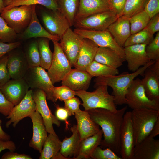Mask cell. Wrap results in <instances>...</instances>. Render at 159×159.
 Returning a JSON list of instances; mask_svg holds the SVG:
<instances>
[{
    "label": "cell",
    "mask_w": 159,
    "mask_h": 159,
    "mask_svg": "<svg viewBox=\"0 0 159 159\" xmlns=\"http://www.w3.org/2000/svg\"><path fill=\"white\" fill-rule=\"evenodd\" d=\"M127 109L126 106L115 112L102 108L87 110L91 118L101 127L103 132L104 139L100 147L108 148L120 157V131Z\"/></svg>",
    "instance_id": "cell-1"
},
{
    "label": "cell",
    "mask_w": 159,
    "mask_h": 159,
    "mask_svg": "<svg viewBox=\"0 0 159 159\" xmlns=\"http://www.w3.org/2000/svg\"><path fill=\"white\" fill-rule=\"evenodd\" d=\"M155 61L150 60L146 65L131 73L125 72L118 75L96 77L94 80V87H96L100 85L110 87L112 90V95L115 104H126V95L135 78L139 75H143L146 69L154 64Z\"/></svg>",
    "instance_id": "cell-2"
},
{
    "label": "cell",
    "mask_w": 159,
    "mask_h": 159,
    "mask_svg": "<svg viewBox=\"0 0 159 159\" xmlns=\"http://www.w3.org/2000/svg\"><path fill=\"white\" fill-rule=\"evenodd\" d=\"M159 118L158 110L146 108L132 110L131 120L135 146L150 134Z\"/></svg>",
    "instance_id": "cell-3"
},
{
    "label": "cell",
    "mask_w": 159,
    "mask_h": 159,
    "mask_svg": "<svg viewBox=\"0 0 159 159\" xmlns=\"http://www.w3.org/2000/svg\"><path fill=\"white\" fill-rule=\"evenodd\" d=\"M96 88L95 91L91 92L85 90L76 91V95L79 97L82 101V103L81 104L85 110L102 108L113 112L117 111V110L114 97L109 93L108 86L100 85Z\"/></svg>",
    "instance_id": "cell-4"
},
{
    "label": "cell",
    "mask_w": 159,
    "mask_h": 159,
    "mask_svg": "<svg viewBox=\"0 0 159 159\" xmlns=\"http://www.w3.org/2000/svg\"><path fill=\"white\" fill-rule=\"evenodd\" d=\"M34 5H21L7 10H3L0 14L17 34L21 33L30 22Z\"/></svg>",
    "instance_id": "cell-5"
},
{
    "label": "cell",
    "mask_w": 159,
    "mask_h": 159,
    "mask_svg": "<svg viewBox=\"0 0 159 159\" xmlns=\"http://www.w3.org/2000/svg\"><path fill=\"white\" fill-rule=\"evenodd\" d=\"M126 104L132 110L143 108L159 110V101L150 99L146 95L141 79H134L129 88Z\"/></svg>",
    "instance_id": "cell-6"
},
{
    "label": "cell",
    "mask_w": 159,
    "mask_h": 159,
    "mask_svg": "<svg viewBox=\"0 0 159 159\" xmlns=\"http://www.w3.org/2000/svg\"><path fill=\"white\" fill-rule=\"evenodd\" d=\"M54 50L52 62L47 73L54 85L62 81L70 71L71 66L58 41H52Z\"/></svg>",
    "instance_id": "cell-7"
},
{
    "label": "cell",
    "mask_w": 159,
    "mask_h": 159,
    "mask_svg": "<svg viewBox=\"0 0 159 159\" xmlns=\"http://www.w3.org/2000/svg\"><path fill=\"white\" fill-rule=\"evenodd\" d=\"M30 89L37 88L45 93L47 99L55 102L53 96L54 87L47 72L40 66L29 67L24 77Z\"/></svg>",
    "instance_id": "cell-8"
},
{
    "label": "cell",
    "mask_w": 159,
    "mask_h": 159,
    "mask_svg": "<svg viewBox=\"0 0 159 159\" xmlns=\"http://www.w3.org/2000/svg\"><path fill=\"white\" fill-rule=\"evenodd\" d=\"M118 17L116 13L109 10L77 20L73 25L75 28L95 31L104 30L107 29Z\"/></svg>",
    "instance_id": "cell-9"
},
{
    "label": "cell",
    "mask_w": 159,
    "mask_h": 159,
    "mask_svg": "<svg viewBox=\"0 0 159 159\" xmlns=\"http://www.w3.org/2000/svg\"><path fill=\"white\" fill-rule=\"evenodd\" d=\"M73 31L83 38L89 39L99 47L110 48L116 52L125 61L124 49L117 43L107 29L95 31L75 28Z\"/></svg>",
    "instance_id": "cell-10"
},
{
    "label": "cell",
    "mask_w": 159,
    "mask_h": 159,
    "mask_svg": "<svg viewBox=\"0 0 159 159\" xmlns=\"http://www.w3.org/2000/svg\"><path fill=\"white\" fill-rule=\"evenodd\" d=\"M41 11V16L45 29L51 34L60 38L66 31L70 27L60 10L53 11L46 8Z\"/></svg>",
    "instance_id": "cell-11"
},
{
    "label": "cell",
    "mask_w": 159,
    "mask_h": 159,
    "mask_svg": "<svg viewBox=\"0 0 159 159\" xmlns=\"http://www.w3.org/2000/svg\"><path fill=\"white\" fill-rule=\"evenodd\" d=\"M32 90V96L36 104V110L42 117L47 132L56 135L53 125L54 124L59 127L61 122L56 116L52 114L49 108L45 92L39 89Z\"/></svg>",
    "instance_id": "cell-12"
},
{
    "label": "cell",
    "mask_w": 159,
    "mask_h": 159,
    "mask_svg": "<svg viewBox=\"0 0 159 159\" xmlns=\"http://www.w3.org/2000/svg\"><path fill=\"white\" fill-rule=\"evenodd\" d=\"M120 157L122 159H132L135 146L131 120V111L125 112L120 133Z\"/></svg>",
    "instance_id": "cell-13"
},
{
    "label": "cell",
    "mask_w": 159,
    "mask_h": 159,
    "mask_svg": "<svg viewBox=\"0 0 159 159\" xmlns=\"http://www.w3.org/2000/svg\"><path fill=\"white\" fill-rule=\"evenodd\" d=\"M84 38L69 27L60 39V44L72 67L77 60Z\"/></svg>",
    "instance_id": "cell-14"
},
{
    "label": "cell",
    "mask_w": 159,
    "mask_h": 159,
    "mask_svg": "<svg viewBox=\"0 0 159 159\" xmlns=\"http://www.w3.org/2000/svg\"><path fill=\"white\" fill-rule=\"evenodd\" d=\"M32 90H28L26 95L18 104L14 106L7 118L9 120L6 122L5 126L9 127L11 124L15 127L17 124L23 118L28 117L36 110L35 103L32 96Z\"/></svg>",
    "instance_id": "cell-15"
},
{
    "label": "cell",
    "mask_w": 159,
    "mask_h": 159,
    "mask_svg": "<svg viewBox=\"0 0 159 159\" xmlns=\"http://www.w3.org/2000/svg\"><path fill=\"white\" fill-rule=\"evenodd\" d=\"M18 48L7 54V68L11 79L23 78L29 68L24 52Z\"/></svg>",
    "instance_id": "cell-16"
},
{
    "label": "cell",
    "mask_w": 159,
    "mask_h": 159,
    "mask_svg": "<svg viewBox=\"0 0 159 159\" xmlns=\"http://www.w3.org/2000/svg\"><path fill=\"white\" fill-rule=\"evenodd\" d=\"M146 44H135L124 47L125 61L129 70L132 72L146 65L150 60L146 54Z\"/></svg>",
    "instance_id": "cell-17"
},
{
    "label": "cell",
    "mask_w": 159,
    "mask_h": 159,
    "mask_svg": "<svg viewBox=\"0 0 159 159\" xmlns=\"http://www.w3.org/2000/svg\"><path fill=\"white\" fill-rule=\"evenodd\" d=\"M29 88L23 78L10 79L0 87L1 91L6 98L14 106L23 99Z\"/></svg>",
    "instance_id": "cell-18"
},
{
    "label": "cell",
    "mask_w": 159,
    "mask_h": 159,
    "mask_svg": "<svg viewBox=\"0 0 159 159\" xmlns=\"http://www.w3.org/2000/svg\"><path fill=\"white\" fill-rule=\"evenodd\" d=\"M36 7V5H34L32 17L29 24L24 31L17 35V38L25 40L33 38L43 37L52 41H59V37L50 34L41 25L37 17Z\"/></svg>",
    "instance_id": "cell-19"
},
{
    "label": "cell",
    "mask_w": 159,
    "mask_h": 159,
    "mask_svg": "<svg viewBox=\"0 0 159 159\" xmlns=\"http://www.w3.org/2000/svg\"><path fill=\"white\" fill-rule=\"evenodd\" d=\"M93 77L87 71L75 68L71 69L61 83L75 91H87Z\"/></svg>",
    "instance_id": "cell-20"
},
{
    "label": "cell",
    "mask_w": 159,
    "mask_h": 159,
    "mask_svg": "<svg viewBox=\"0 0 159 159\" xmlns=\"http://www.w3.org/2000/svg\"><path fill=\"white\" fill-rule=\"evenodd\" d=\"M33 124V134L29 146L40 153L45 140L47 132L43 119L39 112L36 110L29 116Z\"/></svg>",
    "instance_id": "cell-21"
},
{
    "label": "cell",
    "mask_w": 159,
    "mask_h": 159,
    "mask_svg": "<svg viewBox=\"0 0 159 159\" xmlns=\"http://www.w3.org/2000/svg\"><path fill=\"white\" fill-rule=\"evenodd\" d=\"M159 140L148 135L135 146L132 159H159Z\"/></svg>",
    "instance_id": "cell-22"
},
{
    "label": "cell",
    "mask_w": 159,
    "mask_h": 159,
    "mask_svg": "<svg viewBox=\"0 0 159 159\" xmlns=\"http://www.w3.org/2000/svg\"><path fill=\"white\" fill-rule=\"evenodd\" d=\"M109 10H111L108 0H79L75 21L95 14Z\"/></svg>",
    "instance_id": "cell-23"
},
{
    "label": "cell",
    "mask_w": 159,
    "mask_h": 159,
    "mask_svg": "<svg viewBox=\"0 0 159 159\" xmlns=\"http://www.w3.org/2000/svg\"><path fill=\"white\" fill-rule=\"evenodd\" d=\"M74 115L81 140L96 134L100 130L99 126L91 118L87 110L80 109Z\"/></svg>",
    "instance_id": "cell-24"
},
{
    "label": "cell",
    "mask_w": 159,
    "mask_h": 159,
    "mask_svg": "<svg viewBox=\"0 0 159 159\" xmlns=\"http://www.w3.org/2000/svg\"><path fill=\"white\" fill-rule=\"evenodd\" d=\"M107 29L117 43L122 47L131 35L129 19L124 16L119 17Z\"/></svg>",
    "instance_id": "cell-25"
},
{
    "label": "cell",
    "mask_w": 159,
    "mask_h": 159,
    "mask_svg": "<svg viewBox=\"0 0 159 159\" xmlns=\"http://www.w3.org/2000/svg\"><path fill=\"white\" fill-rule=\"evenodd\" d=\"M99 46L92 41L84 38L76 62L75 68L86 71L94 60Z\"/></svg>",
    "instance_id": "cell-26"
},
{
    "label": "cell",
    "mask_w": 159,
    "mask_h": 159,
    "mask_svg": "<svg viewBox=\"0 0 159 159\" xmlns=\"http://www.w3.org/2000/svg\"><path fill=\"white\" fill-rule=\"evenodd\" d=\"M143 76L141 80L146 95L151 100L159 101V72L150 65L146 69Z\"/></svg>",
    "instance_id": "cell-27"
},
{
    "label": "cell",
    "mask_w": 159,
    "mask_h": 159,
    "mask_svg": "<svg viewBox=\"0 0 159 159\" xmlns=\"http://www.w3.org/2000/svg\"><path fill=\"white\" fill-rule=\"evenodd\" d=\"M62 141L57 135L49 133L44 143L39 159H67L60 153Z\"/></svg>",
    "instance_id": "cell-28"
},
{
    "label": "cell",
    "mask_w": 159,
    "mask_h": 159,
    "mask_svg": "<svg viewBox=\"0 0 159 159\" xmlns=\"http://www.w3.org/2000/svg\"><path fill=\"white\" fill-rule=\"evenodd\" d=\"M70 130L72 135L62 141L60 151V153L67 159H70L71 157H73L72 159H73L76 156L81 141L77 125H74Z\"/></svg>",
    "instance_id": "cell-29"
},
{
    "label": "cell",
    "mask_w": 159,
    "mask_h": 159,
    "mask_svg": "<svg viewBox=\"0 0 159 159\" xmlns=\"http://www.w3.org/2000/svg\"><path fill=\"white\" fill-rule=\"evenodd\" d=\"M103 135V132L100 129L96 134L81 140L77 154L73 159L91 158L95 149L100 145Z\"/></svg>",
    "instance_id": "cell-30"
},
{
    "label": "cell",
    "mask_w": 159,
    "mask_h": 159,
    "mask_svg": "<svg viewBox=\"0 0 159 159\" xmlns=\"http://www.w3.org/2000/svg\"><path fill=\"white\" fill-rule=\"evenodd\" d=\"M94 60L117 69L122 65L124 62L116 52L110 48L102 47H98Z\"/></svg>",
    "instance_id": "cell-31"
},
{
    "label": "cell",
    "mask_w": 159,
    "mask_h": 159,
    "mask_svg": "<svg viewBox=\"0 0 159 159\" xmlns=\"http://www.w3.org/2000/svg\"><path fill=\"white\" fill-rule=\"evenodd\" d=\"M59 10L70 26L73 25L77 12L79 0H57Z\"/></svg>",
    "instance_id": "cell-32"
},
{
    "label": "cell",
    "mask_w": 159,
    "mask_h": 159,
    "mask_svg": "<svg viewBox=\"0 0 159 159\" xmlns=\"http://www.w3.org/2000/svg\"><path fill=\"white\" fill-rule=\"evenodd\" d=\"M37 40L40 59V66L48 70L51 65L53 57V53L49 46L50 40L40 37Z\"/></svg>",
    "instance_id": "cell-33"
},
{
    "label": "cell",
    "mask_w": 159,
    "mask_h": 159,
    "mask_svg": "<svg viewBox=\"0 0 159 159\" xmlns=\"http://www.w3.org/2000/svg\"><path fill=\"white\" fill-rule=\"evenodd\" d=\"M39 4L46 8L53 11L59 9L57 0H11L3 10H7L21 5Z\"/></svg>",
    "instance_id": "cell-34"
},
{
    "label": "cell",
    "mask_w": 159,
    "mask_h": 159,
    "mask_svg": "<svg viewBox=\"0 0 159 159\" xmlns=\"http://www.w3.org/2000/svg\"><path fill=\"white\" fill-rule=\"evenodd\" d=\"M86 71L93 77H96L116 75L119 73L117 69L100 63L94 60Z\"/></svg>",
    "instance_id": "cell-35"
},
{
    "label": "cell",
    "mask_w": 159,
    "mask_h": 159,
    "mask_svg": "<svg viewBox=\"0 0 159 159\" xmlns=\"http://www.w3.org/2000/svg\"><path fill=\"white\" fill-rule=\"evenodd\" d=\"M24 52L29 67L40 66V59L37 40L28 43Z\"/></svg>",
    "instance_id": "cell-36"
},
{
    "label": "cell",
    "mask_w": 159,
    "mask_h": 159,
    "mask_svg": "<svg viewBox=\"0 0 159 159\" xmlns=\"http://www.w3.org/2000/svg\"><path fill=\"white\" fill-rule=\"evenodd\" d=\"M131 34L137 33L146 27L150 19L144 10L129 18Z\"/></svg>",
    "instance_id": "cell-37"
},
{
    "label": "cell",
    "mask_w": 159,
    "mask_h": 159,
    "mask_svg": "<svg viewBox=\"0 0 159 159\" xmlns=\"http://www.w3.org/2000/svg\"><path fill=\"white\" fill-rule=\"evenodd\" d=\"M153 35L145 27L135 33L131 34L124 47L138 44H148L153 39Z\"/></svg>",
    "instance_id": "cell-38"
},
{
    "label": "cell",
    "mask_w": 159,
    "mask_h": 159,
    "mask_svg": "<svg viewBox=\"0 0 159 159\" xmlns=\"http://www.w3.org/2000/svg\"><path fill=\"white\" fill-rule=\"evenodd\" d=\"M146 0H126L124 8L119 17L129 18L144 9Z\"/></svg>",
    "instance_id": "cell-39"
},
{
    "label": "cell",
    "mask_w": 159,
    "mask_h": 159,
    "mask_svg": "<svg viewBox=\"0 0 159 159\" xmlns=\"http://www.w3.org/2000/svg\"><path fill=\"white\" fill-rule=\"evenodd\" d=\"M17 38V34L8 26L0 14V40L4 42L11 43L15 42Z\"/></svg>",
    "instance_id": "cell-40"
},
{
    "label": "cell",
    "mask_w": 159,
    "mask_h": 159,
    "mask_svg": "<svg viewBox=\"0 0 159 159\" xmlns=\"http://www.w3.org/2000/svg\"><path fill=\"white\" fill-rule=\"evenodd\" d=\"M76 91L64 85L56 87L54 86L53 90V96L55 102L58 100L62 101L75 97Z\"/></svg>",
    "instance_id": "cell-41"
},
{
    "label": "cell",
    "mask_w": 159,
    "mask_h": 159,
    "mask_svg": "<svg viewBox=\"0 0 159 159\" xmlns=\"http://www.w3.org/2000/svg\"><path fill=\"white\" fill-rule=\"evenodd\" d=\"M146 54L150 60L156 61L159 59V32L155 37L146 47Z\"/></svg>",
    "instance_id": "cell-42"
},
{
    "label": "cell",
    "mask_w": 159,
    "mask_h": 159,
    "mask_svg": "<svg viewBox=\"0 0 159 159\" xmlns=\"http://www.w3.org/2000/svg\"><path fill=\"white\" fill-rule=\"evenodd\" d=\"M91 158L93 159H122L121 158L117 155L110 148H107L102 149L98 146L92 153Z\"/></svg>",
    "instance_id": "cell-43"
},
{
    "label": "cell",
    "mask_w": 159,
    "mask_h": 159,
    "mask_svg": "<svg viewBox=\"0 0 159 159\" xmlns=\"http://www.w3.org/2000/svg\"><path fill=\"white\" fill-rule=\"evenodd\" d=\"M7 54L0 58V87L11 79L7 68Z\"/></svg>",
    "instance_id": "cell-44"
},
{
    "label": "cell",
    "mask_w": 159,
    "mask_h": 159,
    "mask_svg": "<svg viewBox=\"0 0 159 159\" xmlns=\"http://www.w3.org/2000/svg\"><path fill=\"white\" fill-rule=\"evenodd\" d=\"M64 108L68 112L69 116L74 115L75 113L80 110V105L81 104L79 99L75 97L64 101Z\"/></svg>",
    "instance_id": "cell-45"
},
{
    "label": "cell",
    "mask_w": 159,
    "mask_h": 159,
    "mask_svg": "<svg viewBox=\"0 0 159 159\" xmlns=\"http://www.w3.org/2000/svg\"><path fill=\"white\" fill-rule=\"evenodd\" d=\"M144 10L151 19L159 13V0H146Z\"/></svg>",
    "instance_id": "cell-46"
},
{
    "label": "cell",
    "mask_w": 159,
    "mask_h": 159,
    "mask_svg": "<svg viewBox=\"0 0 159 159\" xmlns=\"http://www.w3.org/2000/svg\"><path fill=\"white\" fill-rule=\"evenodd\" d=\"M14 105L9 101L1 92L0 87V113L5 116L10 114Z\"/></svg>",
    "instance_id": "cell-47"
},
{
    "label": "cell",
    "mask_w": 159,
    "mask_h": 159,
    "mask_svg": "<svg viewBox=\"0 0 159 159\" xmlns=\"http://www.w3.org/2000/svg\"><path fill=\"white\" fill-rule=\"evenodd\" d=\"M21 44L20 41L6 43L0 40V58L11 50L19 47Z\"/></svg>",
    "instance_id": "cell-48"
},
{
    "label": "cell",
    "mask_w": 159,
    "mask_h": 159,
    "mask_svg": "<svg viewBox=\"0 0 159 159\" xmlns=\"http://www.w3.org/2000/svg\"><path fill=\"white\" fill-rule=\"evenodd\" d=\"M111 10L115 12L118 17L122 11L126 0H108Z\"/></svg>",
    "instance_id": "cell-49"
},
{
    "label": "cell",
    "mask_w": 159,
    "mask_h": 159,
    "mask_svg": "<svg viewBox=\"0 0 159 159\" xmlns=\"http://www.w3.org/2000/svg\"><path fill=\"white\" fill-rule=\"evenodd\" d=\"M146 28L153 34L159 31V13L150 20Z\"/></svg>",
    "instance_id": "cell-50"
},
{
    "label": "cell",
    "mask_w": 159,
    "mask_h": 159,
    "mask_svg": "<svg viewBox=\"0 0 159 159\" xmlns=\"http://www.w3.org/2000/svg\"><path fill=\"white\" fill-rule=\"evenodd\" d=\"M55 116L59 120L65 121L68 126L69 122L67 119L69 115L68 111L64 107H60L58 105L56 106Z\"/></svg>",
    "instance_id": "cell-51"
},
{
    "label": "cell",
    "mask_w": 159,
    "mask_h": 159,
    "mask_svg": "<svg viewBox=\"0 0 159 159\" xmlns=\"http://www.w3.org/2000/svg\"><path fill=\"white\" fill-rule=\"evenodd\" d=\"M1 159H32L29 155L25 154H18L14 151L8 152L5 153L1 158Z\"/></svg>",
    "instance_id": "cell-52"
},
{
    "label": "cell",
    "mask_w": 159,
    "mask_h": 159,
    "mask_svg": "<svg viewBox=\"0 0 159 159\" xmlns=\"http://www.w3.org/2000/svg\"><path fill=\"white\" fill-rule=\"evenodd\" d=\"M16 147L15 143L12 141L3 140L0 139V153L5 149L11 151H14Z\"/></svg>",
    "instance_id": "cell-53"
},
{
    "label": "cell",
    "mask_w": 159,
    "mask_h": 159,
    "mask_svg": "<svg viewBox=\"0 0 159 159\" xmlns=\"http://www.w3.org/2000/svg\"><path fill=\"white\" fill-rule=\"evenodd\" d=\"M159 134V118L155 122L152 131L149 135L154 138Z\"/></svg>",
    "instance_id": "cell-54"
},
{
    "label": "cell",
    "mask_w": 159,
    "mask_h": 159,
    "mask_svg": "<svg viewBox=\"0 0 159 159\" xmlns=\"http://www.w3.org/2000/svg\"><path fill=\"white\" fill-rule=\"evenodd\" d=\"M1 121L0 119V139L5 140H9L11 137L3 130L1 126Z\"/></svg>",
    "instance_id": "cell-55"
},
{
    "label": "cell",
    "mask_w": 159,
    "mask_h": 159,
    "mask_svg": "<svg viewBox=\"0 0 159 159\" xmlns=\"http://www.w3.org/2000/svg\"><path fill=\"white\" fill-rule=\"evenodd\" d=\"M4 7V1L3 0H0V14Z\"/></svg>",
    "instance_id": "cell-56"
},
{
    "label": "cell",
    "mask_w": 159,
    "mask_h": 159,
    "mask_svg": "<svg viewBox=\"0 0 159 159\" xmlns=\"http://www.w3.org/2000/svg\"><path fill=\"white\" fill-rule=\"evenodd\" d=\"M11 1V0H6L4 2V7L7 6Z\"/></svg>",
    "instance_id": "cell-57"
},
{
    "label": "cell",
    "mask_w": 159,
    "mask_h": 159,
    "mask_svg": "<svg viewBox=\"0 0 159 159\" xmlns=\"http://www.w3.org/2000/svg\"><path fill=\"white\" fill-rule=\"evenodd\" d=\"M4 1V2L6 0H3Z\"/></svg>",
    "instance_id": "cell-58"
}]
</instances>
